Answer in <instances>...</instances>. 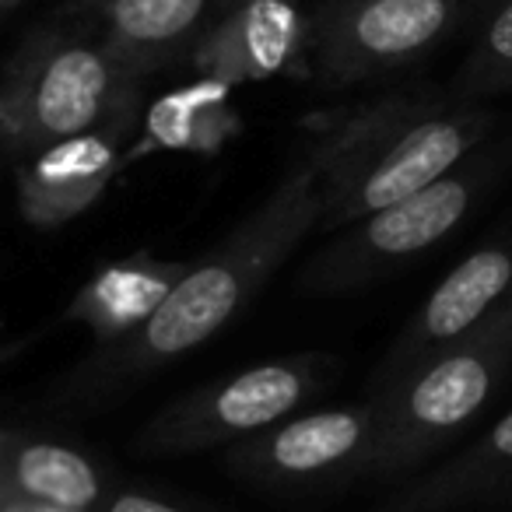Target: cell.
<instances>
[{
	"label": "cell",
	"instance_id": "cell-6",
	"mask_svg": "<svg viewBox=\"0 0 512 512\" xmlns=\"http://www.w3.org/2000/svg\"><path fill=\"white\" fill-rule=\"evenodd\" d=\"M134 81L106 46L39 39L0 81V148L25 158L85 134L134 102Z\"/></svg>",
	"mask_w": 512,
	"mask_h": 512
},
{
	"label": "cell",
	"instance_id": "cell-7",
	"mask_svg": "<svg viewBox=\"0 0 512 512\" xmlns=\"http://www.w3.org/2000/svg\"><path fill=\"white\" fill-rule=\"evenodd\" d=\"M379 407L358 404L299 411L264 432L221 449L228 477L267 495H316L369 477L376 453Z\"/></svg>",
	"mask_w": 512,
	"mask_h": 512
},
{
	"label": "cell",
	"instance_id": "cell-11",
	"mask_svg": "<svg viewBox=\"0 0 512 512\" xmlns=\"http://www.w3.org/2000/svg\"><path fill=\"white\" fill-rule=\"evenodd\" d=\"M306 39L295 0H239L193 46V64L218 85L264 81L288 71Z\"/></svg>",
	"mask_w": 512,
	"mask_h": 512
},
{
	"label": "cell",
	"instance_id": "cell-16",
	"mask_svg": "<svg viewBox=\"0 0 512 512\" xmlns=\"http://www.w3.org/2000/svg\"><path fill=\"white\" fill-rule=\"evenodd\" d=\"M512 88V0H498L484 18L467 64L456 74L453 99L481 102Z\"/></svg>",
	"mask_w": 512,
	"mask_h": 512
},
{
	"label": "cell",
	"instance_id": "cell-3",
	"mask_svg": "<svg viewBox=\"0 0 512 512\" xmlns=\"http://www.w3.org/2000/svg\"><path fill=\"white\" fill-rule=\"evenodd\" d=\"M512 372V295L470 334L421 358L379 393L369 477L386 481L435 460L491 411Z\"/></svg>",
	"mask_w": 512,
	"mask_h": 512
},
{
	"label": "cell",
	"instance_id": "cell-5",
	"mask_svg": "<svg viewBox=\"0 0 512 512\" xmlns=\"http://www.w3.org/2000/svg\"><path fill=\"white\" fill-rule=\"evenodd\" d=\"M334 372V358L309 351V355L271 358L235 376L214 379L165 404L137 432L134 453L148 460H176V456L228 449L299 414L309 400L327 390Z\"/></svg>",
	"mask_w": 512,
	"mask_h": 512
},
{
	"label": "cell",
	"instance_id": "cell-17",
	"mask_svg": "<svg viewBox=\"0 0 512 512\" xmlns=\"http://www.w3.org/2000/svg\"><path fill=\"white\" fill-rule=\"evenodd\" d=\"M99 512H197V509H186V505H176V502H169V498L148 495V491L113 488L106 495V502L99 505Z\"/></svg>",
	"mask_w": 512,
	"mask_h": 512
},
{
	"label": "cell",
	"instance_id": "cell-12",
	"mask_svg": "<svg viewBox=\"0 0 512 512\" xmlns=\"http://www.w3.org/2000/svg\"><path fill=\"white\" fill-rule=\"evenodd\" d=\"M193 260H165L155 253H134L106 264L88 285L67 302L64 320L81 323L92 334L95 348H106L130 337L158 306L169 299Z\"/></svg>",
	"mask_w": 512,
	"mask_h": 512
},
{
	"label": "cell",
	"instance_id": "cell-4",
	"mask_svg": "<svg viewBox=\"0 0 512 512\" xmlns=\"http://www.w3.org/2000/svg\"><path fill=\"white\" fill-rule=\"evenodd\" d=\"M498 176L502 151L481 144L432 186L330 232L302 264L295 285L306 295H348L404 271L474 214Z\"/></svg>",
	"mask_w": 512,
	"mask_h": 512
},
{
	"label": "cell",
	"instance_id": "cell-13",
	"mask_svg": "<svg viewBox=\"0 0 512 512\" xmlns=\"http://www.w3.org/2000/svg\"><path fill=\"white\" fill-rule=\"evenodd\" d=\"M512 477V407L460 453L407 481L372 512H456L495 502Z\"/></svg>",
	"mask_w": 512,
	"mask_h": 512
},
{
	"label": "cell",
	"instance_id": "cell-2",
	"mask_svg": "<svg viewBox=\"0 0 512 512\" xmlns=\"http://www.w3.org/2000/svg\"><path fill=\"white\" fill-rule=\"evenodd\" d=\"M495 130V113L442 95H390L334 120L313 144L330 235L432 186Z\"/></svg>",
	"mask_w": 512,
	"mask_h": 512
},
{
	"label": "cell",
	"instance_id": "cell-19",
	"mask_svg": "<svg viewBox=\"0 0 512 512\" xmlns=\"http://www.w3.org/2000/svg\"><path fill=\"white\" fill-rule=\"evenodd\" d=\"M495 502H512V477H509V484H505L502 491H498V498Z\"/></svg>",
	"mask_w": 512,
	"mask_h": 512
},
{
	"label": "cell",
	"instance_id": "cell-15",
	"mask_svg": "<svg viewBox=\"0 0 512 512\" xmlns=\"http://www.w3.org/2000/svg\"><path fill=\"white\" fill-rule=\"evenodd\" d=\"M0 484L88 512H99V505L113 491V481L95 456L18 428L0 432Z\"/></svg>",
	"mask_w": 512,
	"mask_h": 512
},
{
	"label": "cell",
	"instance_id": "cell-20",
	"mask_svg": "<svg viewBox=\"0 0 512 512\" xmlns=\"http://www.w3.org/2000/svg\"><path fill=\"white\" fill-rule=\"evenodd\" d=\"M0 432H4V428H0Z\"/></svg>",
	"mask_w": 512,
	"mask_h": 512
},
{
	"label": "cell",
	"instance_id": "cell-9",
	"mask_svg": "<svg viewBox=\"0 0 512 512\" xmlns=\"http://www.w3.org/2000/svg\"><path fill=\"white\" fill-rule=\"evenodd\" d=\"M512 295V221L474 246L460 264L428 292V299L411 313L386 355L372 372L369 393L393 386L400 376L414 369L421 358L446 344L460 341L463 334L488 320L498 306Z\"/></svg>",
	"mask_w": 512,
	"mask_h": 512
},
{
	"label": "cell",
	"instance_id": "cell-18",
	"mask_svg": "<svg viewBox=\"0 0 512 512\" xmlns=\"http://www.w3.org/2000/svg\"><path fill=\"white\" fill-rule=\"evenodd\" d=\"M0 512H88V509H71V505L46 502V498L22 495V491L0 484Z\"/></svg>",
	"mask_w": 512,
	"mask_h": 512
},
{
	"label": "cell",
	"instance_id": "cell-8",
	"mask_svg": "<svg viewBox=\"0 0 512 512\" xmlns=\"http://www.w3.org/2000/svg\"><path fill=\"white\" fill-rule=\"evenodd\" d=\"M460 0H344L316 32L327 85H355L425 57L453 29Z\"/></svg>",
	"mask_w": 512,
	"mask_h": 512
},
{
	"label": "cell",
	"instance_id": "cell-10",
	"mask_svg": "<svg viewBox=\"0 0 512 512\" xmlns=\"http://www.w3.org/2000/svg\"><path fill=\"white\" fill-rule=\"evenodd\" d=\"M134 120L137 99L85 134L64 137L18 158L15 193L22 218L32 228H60L81 218L113 183Z\"/></svg>",
	"mask_w": 512,
	"mask_h": 512
},
{
	"label": "cell",
	"instance_id": "cell-14",
	"mask_svg": "<svg viewBox=\"0 0 512 512\" xmlns=\"http://www.w3.org/2000/svg\"><path fill=\"white\" fill-rule=\"evenodd\" d=\"M239 0H106V50L127 74L162 67L204 36V25Z\"/></svg>",
	"mask_w": 512,
	"mask_h": 512
},
{
	"label": "cell",
	"instance_id": "cell-1",
	"mask_svg": "<svg viewBox=\"0 0 512 512\" xmlns=\"http://www.w3.org/2000/svg\"><path fill=\"white\" fill-rule=\"evenodd\" d=\"M323 214L320 165L313 151L299 158L218 246L197 256L169 299L130 337L95 348L64 379L60 400L71 411L113 397L148 379L162 365L200 351L211 337L232 327L271 285V278L299 253Z\"/></svg>",
	"mask_w": 512,
	"mask_h": 512
}]
</instances>
